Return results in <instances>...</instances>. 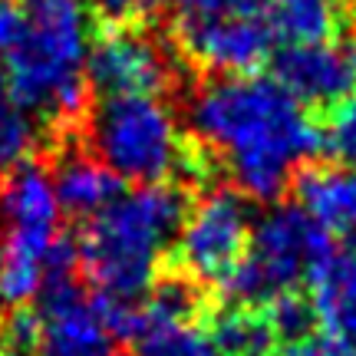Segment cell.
Wrapping results in <instances>:
<instances>
[{"label": "cell", "mask_w": 356, "mask_h": 356, "mask_svg": "<svg viewBox=\"0 0 356 356\" xmlns=\"http://www.w3.org/2000/svg\"><path fill=\"white\" fill-rule=\"evenodd\" d=\"M119 337L76 280L43 284L33 356H119Z\"/></svg>", "instance_id": "obj_7"}, {"label": "cell", "mask_w": 356, "mask_h": 356, "mask_svg": "<svg viewBox=\"0 0 356 356\" xmlns=\"http://www.w3.org/2000/svg\"><path fill=\"white\" fill-rule=\"evenodd\" d=\"M89 149L119 181L165 185L185 152L178 119L159 96H113L89 115Z\"/></svg>", "instance_id": "obj_5"}, {"label": "cell", "mask_w": 356, "mask_h": 356, "mask_svg": "<svg viewBox=\"0 0 356 356\" xmlns=\"http://www.w3.org/2000/svg\"><path fill=\"white\" fill-rule=\"evenodd\" d=\"M208 337L221 356H274V346H277L267 314L244 304L215 314Z\"/></svg>", "instance_id": "obj_16"}, {"label": "cell", "mask_w": 356, "mask_h": 356, "mask_svg": "<svg viewBox=\"0 0 356 356\" xmlns=\"http://www.w3.org/2000/svg\"><path fill=\"white\" fill-rule=\"evenodd\" d=\"M264 20L284 47L323 43L340 30V0H264Z\"/></svg>", "instance_id": "obj_15"}, {"label": "cell", "mask_w": 356, "mask_h": 356, "mask_svg": "<svg viewBox=\"0 0 356 356\" xmlns=\"http://www.w3.org/2000/svg\"><path fill=\"white\" fill-rule=\"evenodd\" d=\"M96 10L113 20V24H142V20H152L155 13H162L172 0H92Z\"/></svg>", "instance_id": "obj_23"}, {"label": "cell", "mask_w": 356, "mask_h": 356, "mask_svg": "<svg viewBox=\"0 0 356 356\" xmlns=\"http://www.w3.org/2000/svg\"><path fill=\"white\" fill-rule=\"evenodd\" d=\"M353 248H356V241H353Z\"/></svg>", "instance_id": "obj_27"}, {"label": "cell", "mask_w": 356, "mask_h": 356, "mask_svg": "<svg viewBox=\"0 0 356 356\" xmlns=\"http://www.w3.org/2000/svg\"><path fill=\"white\" fill-rule=\"evenodd\" d=\"M136 353L132 356H221L211 337L204 330L191 327H155L136 337Z\"/></svg>", "instance_id": "obj_19"}, {"label": "cell", "mask_w": 356, "mask_h": 356, "mask_svg": "<svg viewBox=\"0 0 356 356\" xmlns=\"http://www.w3.org/2000/svg\"><path fill=\"white\" fill-rule=\"evenodd\" d=\"M60 198L53 175L37 162H20L0 185V215L7 231L33 234V238H56L60 225Z\"/></svg>", "instance_id": "obj_11"}, {"label": "cell", "mask_w": 356, "mask_h": 356, "mask_svg": "<svg viewBox=\"0 0 356 356\" xmlns=\"http://www.w3.org/2000/svg\"><path fill=\"white\" fill-rule=\"evenodd\" d=\"M350 10H353V20H356V0H350Z\"/></svg>", "instance_id": "obj_26"}, {"label": "cell", "mask_w": 356, "mask_h": 356, "mask_svg": "<svg viewBox=\"0 0 356 356\" xmlns=\"http://www.w3.org/2000/svg\"><path fill=\"white\" fill-rule=\"evenodd\" d=\"M181 50L191 60L221 76L254 73L270 53V26L264 10L257 13H228L198 24H175Z\"/></svg>", "instance_id": "obj_9"}, {"label": "cell", "mask_w": 356, "mask_h": 356, "mask_svg": "<svg viewBox=\"0 0 356 356\" xmlns=\"http://www.w3.org/2000/svg\"><path fill=\"white\" fill-rule=\"evenodd\" d=\"M337 257L330 231L320 228L300 204H274L251 231L248 254L231 267L221 287L234 304L254 307L277 293L297 291V284L320 277Z\"/></svg>", "instance_id": "obj_4"}, {"label": "cell", "mask_w": 356, "mask_h": 356, "mask_svg": "<svg viewBox=\"0 0 356 356\" xmlns=\"http://www.w3.org/2000/svg\"><path fill=\"white\" fill-rule=\"evenodd\" d=\"M86 83L113 96H155L172 83L168 50L136 26H119L89 43Z\"/></svg>", "instance_id": "obj_8"}, {"label": "cell", "mask_w": 356, "mask_h": 356, "mask_svg": "<svg viewBox=\"0 0 356 356\" xmlns=\"http://www.w3.org/2000/svg\"><path fill=\"white\" fill-rule=\"evenodd\" d=\"M53 185H56V198L66 215L92 218L119 198L122 181L92 155H66L53 175Z\"/></svg>", "instance_id": "obj_14"}, {"label": "cell", "mask_w": 356, "mask_h": 356, "mask_svg": "<svg viewBox=\"0 0 356 356\" xmlns=\"http://www.w3.org/2000/svg\"><path fill=\"white\" fill-rule=\"evenodd\" d=\"M0 356H13V353H10V350H7L3 343H0Z\"/></svg>", "instance_id": "obj_25"}, {"label": "cell", "mask_w": 356, "mask_h": 356, "mask_svg": "<svg viewBox=\"0 0 356 356\" xmlns=\"http://www.w3.org/2000/svg\"><path fill=\"white\" fill-rule=\"evenodd\" d=\"M175 24H198L211 17H228V13H257L264 10V0H175Z\"/></svg>", "instance_id": "obj_22"}, {"label": "cell", "mask_w": 356, "mask_h": 356, "mask_svg": "<svg viewBox=\"0 0 356 356\" xmlns=\"http://www.w3.org/2000/svg\"><path fill=\"white\" fill-rule=\"evenodd\" d=\"M204 297L188 274H165L142 297V333L155 327H191L202 314Z\"/></svg>", "instance_id": "obj_17"}, {"label": "cell", "mask_w": 356, "mask_h": 356, "mask_svg": "<svg viewBox=\"0 0 356 356\" xmlns=\"http://www.w3.org/2000/svg\"><path fill=\"white\" fill-rule=\"evenodd\" d=\"M314 314L327 337L356 350V248L337 254L314 280Z\"/></svg>", "instance_id": "obj_13"}, {"label": "cell", "mask_w": 356, "mask_h": 356, "mask_svg": "<svg viewBox=\"0 0 356 356\" xmlns=\"http://www.w3.org/2000/svg\"><path fill=\"white\" fill-rule=\"evenodd\" d=\"M267 320H270V330L277 340L284 343H297L310 337L314 323H317V314H314V300L300 297L297 291L277 293L274 300H267Z\"/></svg>", "instance_id": "obj_20"}, {"label": "cell", "mask_w": 356, "mask_h": 356, "mask_svg": "<svg viewBox=\"0 0 356 356\" xmlns=\"http://www.w3.org/2000/svg\"><path fill=\"white\" fill-rule=\"evenodd\" d=\"M24 24L0 60L13 96L33 115L76 119L86 106V0H20Z\"/></svg>", "instance_id": "obj_3"}, {"label": "cell", "mask_w": 356, "mask_h": 356, "mask_svg": "<svg viewBox=\"0 0 356 356\" xmlns=\"http://www.w3.org/2000/svg\"><path fill=\"white\" fill-rule=\"evenodd\" d=\"M327 145L333 149V155L343 159V165H356V89L337 106L330 132H327Z\"/></svg>", "instance_id": "obj_21"}, {"label": "cell", "mask_w": 356, "mask_h": 356, "mask_svg": "<svg viewBox=\"0 0 356 356\" xmlns=\"http://www.w3.org/2000/svg\"><path fill=\"white\" fill-rule=\"evenodd\" d=\"M188 204L175 185H139L86 221L79 264L96 297L139 304L155 284L159 261L185 225Z\"/></svg>", "instance_id": "obj_2"}, {"label": "cell", "mask_w": 356, "mask_h": 356, "mask_svg": "<svg viewBox=\"0 0 356 356\" xmlns=\"http://www.w3.org/2000/svg\"><path fill=\"white\" fill-rule=\"evenodd\" d=\"M37 145V122L33 113L13 96L10 83L0 70V168H13L30 162V152Z\"/></svg>", "instance_id": "obj_18"}, {"label": "cell", "mask_w": 356, "mask_h": 356, "mask_svg": "<svg viewBox=\"0 0 356 356\" xmlns=\"http://www.w3.org/2000/svg\"><path fill=\"white\" fill-rule=\"evenodd\" d=\"M195 136L225 155L241 195L274 202L293 181V172L317 155V122L274 76L208 79L188 106Z\"/></svg>", "instance_id": "obj_1"}, {"label": "cell", "mask_w": 356, "mask_h": 356, "mask_svg": "<svg viewBox=\"0 0 356 356\" xmlns=\"http://www.w3.org/2000/svg\"><path fill=\"white\" fill-rule=\"evenodd\" d=\"M274 79L300 106H340L356 89V40L284 47L274 56Z\"/></svg>", "instance_id": "obj_10"}, {"label": "cell", "mask_w": 356, "mask_h": 356, "mask_svg": "<svg viewBox=\"0 0 356 356\" xmlns=\"http://www.w3.org/2000/svg\"><path fill=\"white\" fill-rule=\"evenodd\" d=\"M251 231L254 221L248 198L234 188H215L191 208V215H185L175 254L188 277L225 280L231 267L248 254Z\"/></svg>", "instance_id": "obj_6"}, {"label": "cell", "mask_w": 356, "mask_h": 356, "mask_svg": "<svg viewBox=\"0 0 356 356\" xmlns=\"http://www.w3.org/2000/svg\"><path fill=\"white\" fill-rule=\"evenodd\" d=\"M277 356H356V350L333 337H304L297 343H287Z\"/></svg>", "instance_id": "obj_24"}, {"label": "cell", "mask_w": 356, "mask_h": 356, "mask_svg": "<svg viewBox=\"0 0 356 356\" xmlns=\"http://www.w3.org/2000/svg\"><path fill=\"white\" fill-rule=\"evenodd\" d=\"M297 198L320 228L356 234V165L307 168L297 175Z\"/></svg>", "instance_id": "obj_12"}]
</instances>
